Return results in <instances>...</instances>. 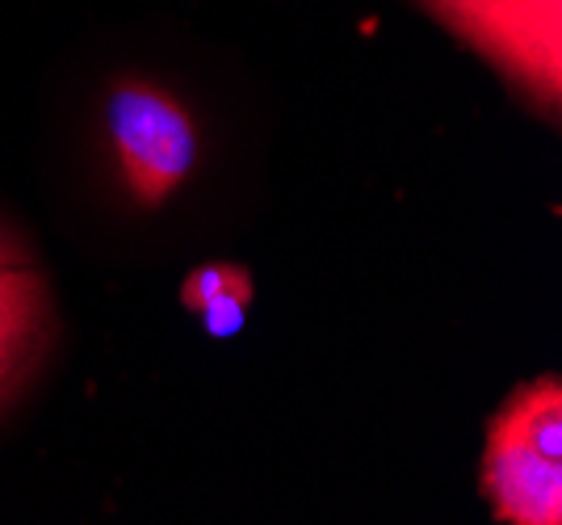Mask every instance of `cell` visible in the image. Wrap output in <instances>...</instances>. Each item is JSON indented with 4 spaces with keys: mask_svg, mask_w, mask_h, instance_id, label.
Returning a JSON list of instances; mask_svg holds the SVG:
<instances>
[{
    "mask_svg": "<svg viewBox=\"0 0 562 525\" xmlns=\"http://www.w3.org/2000/svg\"><path fill=\"white\" fill-rule=\"evenodd\" d=\"M248 308H252V299H244V294H223V299H211L206 308L198 311V320H202V328L211 336H235L248 324Z\"/></svg>",
    "mask_w": 562,
    "mask_h": 525,
    "instance_id": "52a82bcc",
    "label": "cell"
},
{
    "mask_svg": "<svg viewBox=\"0 0 562 525\" xmlns=\"http://www.w3.org/2000/svg\"><path fill=\"white\" fill-rule=\"evenodd\" d=\"M223 294H244V299H252V294H257V287H252V273H248L244 265L211 261V265L189 269L186 282H181V303H186L193 315L206 308L211 299H223Z\"/></svg>",
    "mask_w": 562,
    "mask_h": 525,
    "instance_id": "8992f818",
    "label": "cell"
},
{
    "mask_svg": "<svg viewBox=\"0 0 562 525\" xmlns=\"http://www.w3.org/2000/svg\"><path fill=\"white\" fill-rule=\"evenodd\" d=\"M43 328V278L34 265L0 273V391L22 375Z\"/></svg>",
    "mask_w": 562,
    "mask_h": 525,
    "instance_id": "277c9868",
    "label": "cell"
},
{
    "mask_svg": "<svg viewBox=\"0 0 562 525\" xmlns=\"http://www.w3.org/2000/svg\"><path fill=\"white\" fill-rule=\"evenodd\" d=\"M18 265H34V261H30V253H25L22 244L0 227V273H4V269H18Z\"/></svg>",
    "mask_w": 562,
    "mask_h": 525,
    "instance_id": "ba28073f",
    "label": "cell"
},
{
    "mask_svg": "<svg viewBox=\"0 0 562 525\" xmlns=\"http://www.w3.org/2000/svg\"><path fill=\"white\" fill-rule=\"evenodd\" d=\"M105 131L122 186L147 211L165 206L198 165V126L177 97L156 80L131 76L105 97Z\"/></svg>",
    "mask_w": 562,
    "mask_h": 525,
    "instance_id": "6da1fadb",
    "label": "cell"
},
{
    "mask_svg": "<svg viewBox=\"0 0 562 525\" xmlns=\"http://www.w3.org/2000/svg\"><path fill=\"white\" fill-rule=\"evenodd\" d=\"M0 395H4V391H0Z\"/></svg>",
    "mask_w": 562,
    "mask_h": 525,
    "instance_id": "9c48e42d",
    "label": "cell"
},
{
    "mask_svg": "<svg viewBox=\"0 0 562 525\" xmlns=\"http://www.w3.org/2000/svg\"><path fill=\"white\" fill-rule=\"evenodd\" d=\"M487 429L508 433L516 442H525L529 450L546 454V458H562V387L554 375L533 379L516 387L504 400V407L492 416Z\"/></svg>",
    "mask_w": 562,
    "mask_h": 525,
    "instance_id": "5b68a950",
    "label": "cell"
},
{
    "mask_svg": "<svg viewBox=\"0 0 562 525\" xmlns=\"http://www.w3.org/2000/svg\"><path fill=\"white\" fill-rule=\"evenodd\" d=\"M546 114L562 93V0H420Z\"/></svg>",
    "mask_w": 562,
    "mask_h": 525,
    "instance_id": "7a4b0ae2",
    "label": "cell"
},
{
    "mask_svg": "<svg viewBox=\"0 0 562 525\" xmlns=\"http://www.w3.org/2000/svg\"><path fill=\"white\" fill-rule=\"evenodd\" d=\"M483 496L492 501L495 522L559 525L562 522V458L529 450L508 433L487 429L483 450Z\"/></svg>",
    "mask_w": 562,
    "mask_h": 525,
    "instance_id": "3957f363",
    "label": "cell"
}]
</instances>
